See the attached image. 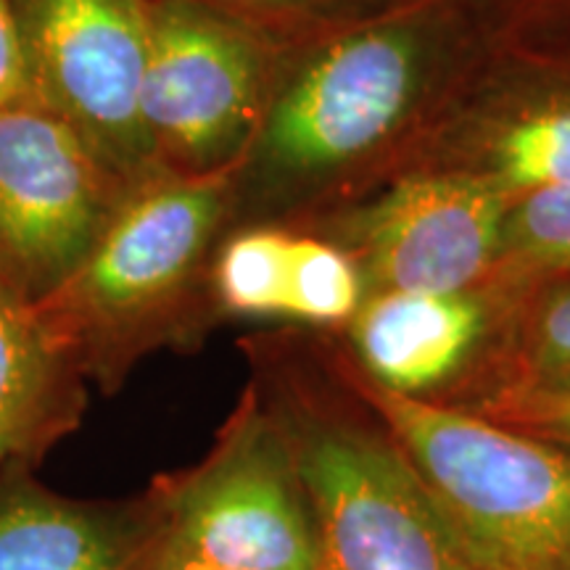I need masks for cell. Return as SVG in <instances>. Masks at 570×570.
I'll return each mask as SVG.
<instances>
[{
	"mask_svg": "<svg viewBox=\"0 0 570 570\" xmlns=\"http://www.w3.org/2000/svg\"><path fill=\"white\" fill-rule=\"evenodd\" d=\"M315 35L275 82L238 164L265 194H309L381 159L423 119L444 75L504 30L479 0H410Z\"/></svg>",
	"mask_w": 570,
	"mask_h": 570,
	"instance_id": "cell-1",
	"label": "cell"
},
{
	"mask_svg": "<svg viewBox=\"0 0 570 570\" xmlns=\"http://www.w3.org/2000/svg\"><path fill=\"white\" fill-rule=\"evenodd\" d=\"M389 436L489 570H570V449L365 383Z\"/></svg>",
	"mask_w": 570,
	"mask_h": 570,
	"instance_id": "cell-2",
	"label": "cell"
},
{
	"mask_svg": "<svg viewBox=\"0 0 570 570\" xmlns=\"http://www.w3.org/2000/svg\"><path fill=\"white\" fill-rule=\"evenodd\" d=\"M142 125L161 175L235 173L273 96V30L196 0H151Z\"/></svg>",
	"mask_w": 570,
	"mask_h": 570,
	"instance_id": "cell-3",
	"label": "cell"
},
{
	"mask_svg": "<svg viewBox=\"0 0 570 570\" xmlns=\"http://www.w3.org/2000/svg\"><path fill=\"white\" fill-rule=\"evenodd\" d=\"M233 173L161 175L135 188L42 315L77 360L125 346L167 317L209 254Z\"/></svg>",
	"mask_w": 570,
	"mask_h": 570,
	"instance_id": "cell-4",
	"label": "cell"
},
{
	"mask_svg": "<svg viewBox=\"0 0 570 570\" xmlns=\"http://www.w3.org/2000/svg\"><path fill=\"white\" fill-rule=\"evenodd\" d=\"M315 515L323 570H489L394 439L348 423H281Z\"/></svg>",
	"mask_w": 570,
	"mask_h": 570,
	"instance_id": "cell-5",
	"label": "cell"
},
{
	"mask_svg": "<svg viewBox=\"0 0 570 570\" xmlns=\"http://www.w3.org/2000/svg\"><path fill=\"white\" fill-rule=\"evenodd\" d=\"M35 101L67 122L127 188L161 177L146 125L151 0H11Z\"/></svg>",
	"mask_w": 570,
	"mask_h": 570,
	"instance_id": "cell-6",
	"label": "cell"
},
{
	"mask_svg": "<svg viewBox=\"0 0 570 570\" xmlns=\"http://www.w3.org/2000/svg\"><path fill=\"white\" fill-rule=\"evenodd\" d=\"M132 188L42 106L0 114V281L46 304L75 277Z\"/></svg>",
	"mask_w": 570,
	"mask_h": 570,
	"instance_id": "cell-7",
	"label": "cell"
},
{
	"mask_svg": "<svg viewBox=\"0 0 570 570\" xmlns=\"http://www.w3.org/2000/svg\"><path fill=\"white\" fill-rule=\"evenodd\" d=\"M169 539L233 570H323L315 515L277 420L248 404L164 491Z\"/></svg>",
	"mask_w": 570,
	"mask_h": 570,
	"instance_id": "cell-8",
	"label": "cell"
},
{
	"mask_svg": "<svg viewBox=\"0 0 570 570\" xmlns=\"http://www.w3.org/2000/svg\"><path fill=\"white\" fill-rule=\"evenodd\" d=\"M512 202L454 169H412L346 219V252L377 291H479L504 262Z\"/></svg>",
	"mask_w": 570,
	"mask_h": 570,
	"instance_id": "cell-9",
	"label": "cell"
},
{
	"mask_svg": "<svg viewBox=\"0 0 570 570\" xmlns=\"http://www.w3.org/2000/svg\"><path fill=\"white\" fill-rule=\"evenodd\" d=\"M494 304L481 291H375L348 323L365 383L431 399L481 352Z\"/></svg>",
	"mask_w": 570,
	"mask_h": 570,
	"instance_id": "cell-10",
	"label": "cell"
},
{
	"mask_svg": "<svg viewBox=\"0 0 570 570\" xmlns=\"http://www.w3.org/2000/svg\"><path fill=\"white\" fill-rule=\"evenodd\" d=\"M554 75L475 111L446 161L428 167L479 177L510 202L570 185V63Z\"/></svg>",
	"mask_w": 570,
	"mask_h": 570,
	"instance_id": "cell-11",
	"label": "cell"
},
{
	"mask_svg": "<svg viewBox=\"0 0 570 570\" xmlns=\"http://www.w3.org/2000/svg\"><path fill=\"white\" fill-rule=\"evenodd\" d=\"M75 362L40 306L0 281V460L59 436L75 415Z\"/></svg>",
	"mask_w": 570,
	"mask_h": 570,
	"instance_id": "cell-12",
	"label": "cell"
},
{
	"mask_svg": "<svg viewBox=\"0 0 570 570\" xmlns=\"http://www.w3.org/2000/svg\"><path fill=\"white\" fill-rule=\"evenodd\" d=\"M0 570H142L104 518L48 491H0Z\"/></svg>",
	"mask_w": 570,
	"mask_h": 570,
	"instance_id": "cell-13",
	"label": "cell"
},
{
	"mask_svg": "<svg viewBox=\"0 0 570 570\" xmlns=\"http://www.w3.org/2000/svg\"><path fill=\"white\" fill-rule=\"evenodd\" d=\"M367 281L362 267L333 240L291 235L283 317L309 325H341L365 304Z\"/></svg>",
	"mask_w": 570,
	"mask_h": 570,
	"instance_id": "cell-14",
	"label": "cell"
},
{
	"mask_svg": "<svg viewBox=\"0 0 570 570\" xmlns=\"http://www.w3.org/2000/svg\"><path fill=\"white\" fill-rule=\"evenodd\" d=\"M291 235L277 227L235 233L214 262V291L230 315L283 317Z\"/></svg>",
	"mask_w": 570,
	"mask_h": 570,
	"instance_id": "cell-15",
	"label": "cell"
},
{
	"mask_svg": "<svg viewBox=\"0 0 570 570\" xmlns=\"http://www.w3.org/2000/svg\"><path fill=\"white\" fill-rule=\"evenodd\" d=\"M570 277V185L529 194L510 206L504 262Z\"/></svg>",
	"mask_w": 570,
	"mask_h": 570,
	"instance_id": "cell-16",
	"label": "cell"
},
{
	"mask_svg": "<svg viewBox=\"0 0 570 570\" xmlns=\"http://www.w3.org/2000/svg\"><path fill=\"white\" fill-rule=\"evenodd\" d=\"M518 341L525 362L518 381L570 383V277L531 304Z\"/></svg>",
	"mask_w": 570,
	"mask_h": 570,
	"instance_id": "cell-17",
	"label": "cell"
},
{
	"mask_svg": "<svg viewBox=\"0 0 570 570\" xmlns=\"http://www.w3.org/2000/svg\"><path fill=\"white\" fill-rule=\"evenodd\" d=\"M481 415L570 449V383H504L487 399Z\"/></svg>",
	"mask_w": 570,
	"mask_h": 570,
	"instance_id": "cell-18",
	"label": "cell"
},
{
	"mask_svg": "<svg viewBox=\"0 0 570 570\" xmlns=\"http://www.w3.org/2000/svg\"><path fill=\"white\" fill-rule=\"evenodd\" d=\"M196 3L254 21L267 30L281 24H312V30H325L344 21L391 11L410 0H196Z\"/></svg>",
	"mask_w": 570,
	"mask_h": 570,
	"instance_id": "cell-19",
	"label": "cell"
},
{
	"mask_svg": "<svg viewBox=\"0 0 570 570\" xmlns=\"http://www.w3.org/2000/svg\"><path fill=\"white\" fill-rule=\"evenodd\" d=\"M21 106H38L30 59L11 0H0V114Z\"/></svg>",
	"mask_w": 570,
	"mask_h": 570,
	"instance_id": "cell-20",
	"label": "cell"
},
{
	"mask_svg": "<svg viewBox=\"0 0 570 570\" xmlns=\"http://www.w3.org/2000/svg\"><path fill=\"white\" fill-rule=\"evenodd\" d=\"M479 3L508 35L537 24L570 27V0H479Z\"/></svg>",
	"mask_w": 570,
	"mask_h": 570,
	"instance_id": "cell-21",
	"label": "cell"
},
{
	"mask_svg": "<svg viewBox=\"0 0 570 570\" xmlns=\"http://www.w3.org/2000/svg\"><path fill=\"white\" fill-rule=\"evenodd\" d=\"M142 570H233L225 566H217V562L202 558L194 550L180 544V541L169 539L167 533H161L159 541H156L151 558L142 562Z\"/></svg>",
	"mask_w": 570,
	"mask_h": 570,
	"instance_id": "cell-22",
	"label": "cell"
}]
</instances>
